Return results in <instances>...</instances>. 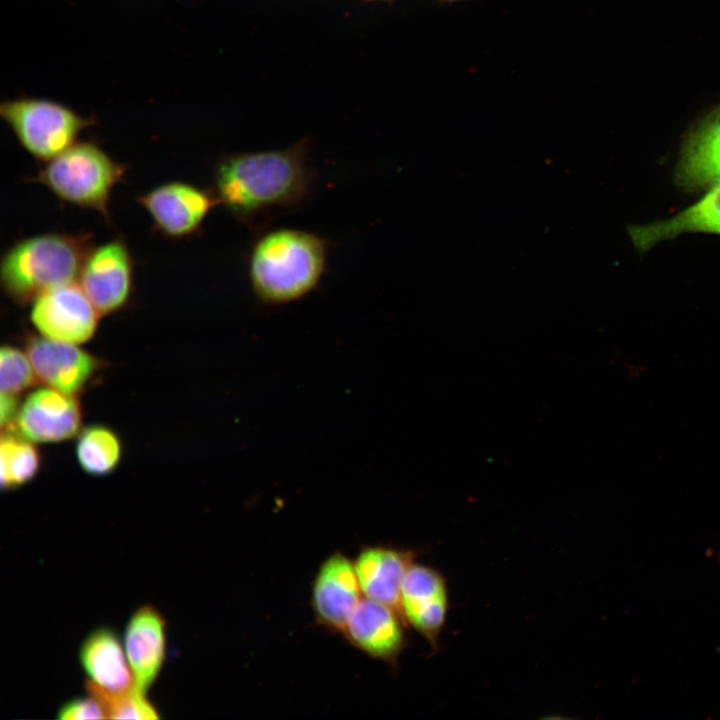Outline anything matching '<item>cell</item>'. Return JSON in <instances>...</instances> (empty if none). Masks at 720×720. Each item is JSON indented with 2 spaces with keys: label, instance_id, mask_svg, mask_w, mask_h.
Returning a JSON list of instances; mask_svg holds the SVG:
<instances>
[{
  "label": "cell",
  "instance_id": "cell-10",
  "mask_svg": "<svg viewBox=\"0 0 720 720\" xmlns=\"http://www.w3.org/2000/svg\"><path fill=\"white\" fill-rule=\"evenodd\" d=\"M138 201L156 227L170 237L193 234L210 210L219 205L214 193L178 181L159 185L141 195Z\"/></svg>",
  "mask_w": 720,
  "mask_h": 720
},
{
  "label": "cell",
  "instance_id": "cell-14",
  "mask_svg": "<svg viewBox=\"0 0 720 720\" xmlns=\"http://www.w3.org/2000/svg\"><path fill=\"white\" fill-rule=\"evenodd\" d=\"M416 555L410 549L364 547L353 561L363 596L399 612L402 581Z\"/></svg>",
  "mask_w": 720,
  "mask_h": 720
},
{
  "label": "cell",
  "instance_id": "cell-7",
  "mask_svg": "<svg viewBox=\"0 0 720 720\" xmlns=\"http://www.w3.org/2000/svg\"><path fill=\"white\" fill-rule=\"evenodd\" d=\"M78 280L100 315L122 309L130 298L133 282V261L125 243L116 239L92 248Z\"/></svg>",
  "mask_w": 720,
  "mask_h": 720
},
{
  "label": "cell",
  "instance_id": "cell-3",
  "mask_svg": "<svg viewBox=\"0 0 720 720\" xmlns=\"http://www.w3.org/2000/svg\"><path fill=\"white\" fill-rule=\"evenodd\" d=\"M91 249L87 235L46 233L21 240L2 258V287L15 302H33L45 291L76 282Z\"/></svg>",
  "mask_w": 720,
  "mask_h": 720
},
{
  "label": "cell",
  "instance_id": "cell-13",
  "mask_svg": "<svg viewBox=\"0 0 720 720\" xmlns=\"http://www.w3.org/2000/svg\"><path fill=\"white\" fill-rule=\"evenodd\" d=\"M404 623L394 608L363 597L342 633L363 653L395 666L406 646Z\"/></svg>",
  "mask_w": 720,
  "mask_h": 720
},
{
  "label": "cell",
  "instance_id": "cell-2",
  "mask_svg": "<svg viewBox=\"0 0 720 720\" xmlns=\"http://www.w3.org/2000/svg\"><path fill=\"white\" fill-rule=\"evenodd\" d=\"M327 252L326 239L309 231L279 228L262 232L248 256L252 290L267 304L304 297L319 284Z\"/></svg>",
  "mask_w": 720,
  "mask_h": 720
},
{
  "label": "cell",
  "instance_id": "cell-18",
  "mask_svg": "<svg viewBox=\"0 0 720 720\" xmlns=\"http://www.w3.org/2000/svg\"><path fill=\"white\" fill-rule=\"evenodd\" d=\"M689 232L720 234V183L712 186L698 202L671 218L628 227L632 243L640 251Z\"/></svg>",
  "mask_w": 720,
  "mask_h": 720
},
{
  "label": "cell",
  "instance_id": "cell-16",
  "mask_svg": "<svg viewBox=\"0 0 720 720\" xmlns=\"http://www.w3.org/2000/svg\"><path fill=\"white\" fill-rule=\"evenodd\" d=\"M124 649L136 686L145 691L156 680L165 659V620L152 606L135 611L124 633Z\"/></svg>",
  "mask_w": 720,
  "mask_h": 720
},
{
  "label": "cell",
  "instance_id": "cell-21",
  "mask_svg": "<svg viewBox=\"0 0 720 720\" xmlns=\"http://www.w3.org/2000/svg\"><path fill=\"white\" fill-rule=\"evenodd\" d=\"M87 691L102 705L106 718L148 720L158 719L159 714L145 696V691L137 686L119 693L105 691L87 682Z\"/></svg>",
  "mask_w": 720,
  "mask_h": 720
},
{
  "label": "cell",
  "instance_id": "cell-15",
  "mask_svg": "<svg viewBox=\"0 0 720 720\" xmlns=\"http://www.w3.org/2000/svg\"><path fill=\"white\" fill-rule=\"evenodd\" d=\"M677 184L685 190L711 188L720 183V108L689 132L676 166Z\"/></svg>",
  "mask_w": 720,
  "mask_h": 720
},
{
  "label": "cell",
  "instance_id": "cell-23",
  "mask_svg": "<svg viewBox=\"0 0 720 720\" xmlns=\"http://www.w3.org/2000/svg\"><path fill=\"white\" fill-rule=\"evenodd\" d=\"M57 717L65 720L103 719L106 718V714L101 703L90 695L65 703L59 709Z\"/></svg>",
  "mask_w": 720,
  "mask_h": 720
},
{
  "label": "cell",
  "instance_id": "cell-25",
  "mask_svg": "<svg viewBox=\"0 0 720 720\" xmlns=\"http://www.w3.org/2000/svg\"><path fill=\"white\" fill-rule=\"evenodd\" d=\"M719 560H720V552H719Z\"/></svg>",
  "mask_w": 720,
  "mask_h": 720
},
{
  "label": "cell",
  "instance_id": "cell-20",
  "mask_svg": "<svg viewBox=\"0 0 720 720\" xmlns=\"http://www.w3.org/2000/svg\"><path fill=\"white\" fill-rule=\"evenodd\" d=\"M1 487L11 490L32 481L41 466V456L33 442L14 430L2 433L0 444Z\"/></svg>",
  "mask_w": 720,
  "mask_h": 720
},
{
  "label": "cell",
  "instance_id": "cell-12",
  "mask_svg": "<svg viewBox=\"0 0 720 720\" xmlns=\"http://www.w3.org/2000/svg\"><path fill=\"white\" fill-rule=\"evenodd\" d=\"M362 595L354 562L342 552H334L320 565L313 581L315 617L330 631L343 632Z\"/></svg>",
  "mask_w": 720,
  "mask_h": 720
},
{
  "label": "cell",
  "instance_id": "cell-1",
  "mask_svg": "<svg viewBox=\"0 0 720 720\" xmlns=\"http://www.w3.org/2000/svg\"><path fill=\"white\" fill-rule=\"evenodd\" d=\"M304 141L289 148L225 156L214 174L219 205L251 228L300 208L310 197L315 173Z\"/></svg>",
  "mask_w": 720,
  "mask_h": 720
},
{
  "label": "cell",
  "instance_id": "cell-9",
  "mask_svg": "<svg viewBox=\"0 0 720 720\" xmlns=\"http://www.w3.org/2000/svg\"><path fill=\"white\" fill-rule=\"evenodd\" d=\"M81 424L76 395L47 386L26 397L12 430L33 443H58L78 435Z\"/></svg>",
  "mask_w": 720,
  "mask_h": 720
},
{
  "label": "cell",
  "instance_id": "cell-17",
  "mask_svg": "<svg viewBox=\"0 0 720 720\" xmlns=\"http://www.w3.org/2000/svg\"><path fill=\"white\" fill-rule=\"evenodd\" d=\"M80 661L88 682L105 691L119 693L136 686L124 646L108 628L88 635L80 648Z\"/></svg>",
  "mask_w": 720,
  "mask_h": 720
},
{
  "label": "cell",
  "instance_id": "cell-4",
  "mask_svg": "<svg viewBox=\"0 0 720 720\" xmlns=\"http://www.w3.org/2000/svg\"><path fill=\"white\" fill-rule=\"evenodd\" d=\"M125 167L92 142H76L46 161L37 175L63 201L90 208L108 216L113 187L124 175Z\"/></svg>",
  "mask_w": 720,
  "mask_h": 720
},
{
  "label": "cell",
  "instance_id": "cell-8",
  "mask_svg": "<svg viewBox=\"0 0 720 720\" xmlns=\"http://www.w3.org/2000/svg\"><path fill=\"white\" fill-rule=\"evenodd\" d=\"M449 608L446 580L436 569L412 563L401 585L399 612L436 650Z\"/></svg>",
  "mask_w": 720,
  "mask_h": 720
},
{
  "label": "cell",
  "instance_id": "cell-5",
  "mask_svg": "<svg viewBox=\"0 0 720 720\" xmlns=\"http://www.w3.org/2000/svg\"><path fill=\"white\" fill-rule=\"evenodd\" d=\"M0 115L23 148L45 162L67 150L84 129L95 125L94 119L43 98L19 97L4 101Z\"/></svg>",
  "mask_w": 720,
  "mask_h": 720
},
{
  "label": "cell",
  "instance_id": "cell-22",
  "mask_svg": "<svg viewBox=\"0 0 720 720\" xmlns=\"http://www.w3.org/2000/svg\"><path fill=\"white\" fill-rule=\"evenodd\" d=\"M36 373L27 352L12 345H3L0 351L1 393L18 396L36 382Z\"/></svg>",
  "mask_w": 720,
  "mask_h": 720
},
{
  "label": "cell",
  "instance_id": "cell-19",
  "mask_svg": "<svg viewBox=\"0 0 720 720\" xmlns=\"http://www.w3.org/2000/svg\"><path fill=\"white\" fill-rule=\"evenodd\" d=\"M123 447L119 435L103 424L82 429L77 437L75 455L85 473L103 477L113 473L122 459Z\"/></svg>",
  "mask_w": 720,
  "mask_h": 720
},
{
  "label": "cell",
  "instance_id": "cell-11",
  "mask_svg": "<svg viewBox=\"0 0 720 720\" xmlns=\"http://www.w3.org/2000/svg\"><path fill=\"white\" fill-rule=\"evenodd\" d=\"M26 352L37 378L48 387L76 395L101 367L100 361L76 344L30 336Z\"/></svg>",
  "mask_w": 720,
  "mask_h": 720
},
{
  "label": "cell",
  "instance_id": "cell-6",
  "mask_svg": "<svg viewBox=\"0 0 720 720\" xmlns=\"http://www.w3.org/2000/svg\"><path fill=\"white\" fill-rule=\"evenodd\" d=\"M99 316L76 282L43 292L33 300L30 312L31 322L42 336L76 345L95 335Z\"/></svg>",
  "mask_w": 720,
  "mask_h": 720
},
{
  "label": "cell",
  "instance_id": "cell-24",
  "mask_svg": "<svg viewBox=\"0 0 720 720\" xmlns=\"http://www.w3.org/2000/svg\"><path fill=\"white\" fill-rule=\"evenodd\" d=\"M20 406L18 396L1 393L0 423L4 431L13 429Z\"/></svg>",
  "mask_w": 720,
  "mask_h": 720
}]
</instances>
